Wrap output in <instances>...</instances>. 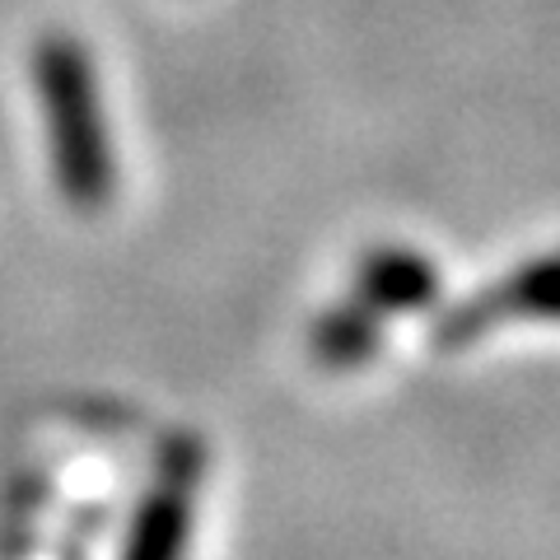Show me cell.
Returning a JSON list of instances; mask_svg holds the SVG:
<instances>
[{"mask_svg": "<svg viewBox=\"0 0 560 560\" xmlns=\"http://www.w3.org/2000/svg\"><path fill=\"white\" fill-rule=\"evenodd\" d=\"M33 80H38L43 108H47V136H51V168L75 206H103L113 191L117 164L108 145V127H103L98 108V84L94 66L84 57L80 43L66 33L47 38L33 57Z\"/></svg>", "mask_w": 560, "mask_h": 560, "instance_id": "1", "label": "cell"}, {"mask_svg": "<svg viewBox=\"0 0 560 560\" xmlns=\"http://www.w3.org/2000/svg\"><path fill=\"white\" fill-rule=\"evenodd\" d=\"M191 495H197V448L178 444L164 458L160 481L136 514L127 560H183L191 533Z\"/></svg>", "mask_w": 560, "mask_h": 560, "instance_id": "2", "label": "cell"}]
</instances>
